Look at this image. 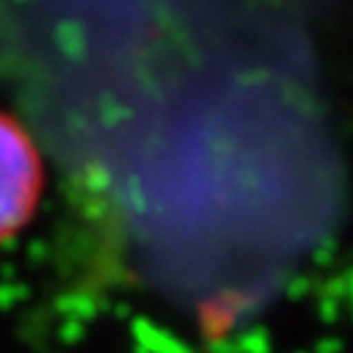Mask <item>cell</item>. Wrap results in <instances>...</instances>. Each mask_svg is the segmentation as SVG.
<instances>
[{
  "instance_id": "obj_1",
  "label": "cell",
  "mask_w": 353,
  "mask_h": 353,
  "mask_svg": "<svg viewBox=\"0 0 353 353\" xmlns=\"http://www.w3.org/2000/svg\"><path fill=\"white\" fill-rule=\"evenodd\" d=\"M42 192L45 164L34 137L17 117L0 112V245L34 220Z\"/></svg>"
}]
</instances>
